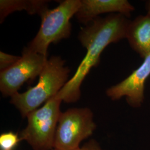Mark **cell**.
<instances>
[{
    "label": "cell",
    "mask_w": 150,
    "mask_h": 150,
    "mask_svg": "<svg viewBox=\"0 0 150 150\" xmlns=\"http://www.w3.org/2000/svg\"><path fill=\"white\" fill-rule=\"evenodd\" d=\"M131 20L119 13L97 17L81 28L78 39L87 54L74 76L68 81L56 97L66 103L77 102L80 98L81 86L92 67L100 62L101 54L110 44L126 38Z\"/></svg>",
    "instance_id": "obj_1"
},
{
    "label": "cell",
    "mask_w": 150,
    "mask_h": 150,
    "mask_svg": "<svg viewBox=\"0 0 150 150\" xmlns=\"http://www.w3.org/2000/svg\"><path fill=\"white\" fill-rule=\"evenodd\" d=\"M70 72L64 59L59 56H52L39 76L37 85L24 92L16 93L11 97L10 103L22 118H26L28 113L58 94L68 82Z\"/></svg>",
    "instance_id": "obj_2"
},
{
    "label": "cell",
    "mask_w": 150,
    "mask_h": 150,
    "mask_svg": "<svg viewBox=\"0 0 150 150\" xmlns=\"http://www.w3.org/2000/svg\"><path fill=\"white\" fill-rule=\"evenodd\" d=\"M80 6L81 0H65L54 9L44 11L40 16L41 23L37 35L25 47L47 56L50 44L70 38L72 30L70 20Z\"/></svg>",
    "instance_id": "obj_3"
},
{
    "label": "cell",
    "mask_w": 150,
    "mask_h": 150,
    "mask_svg": "<svg viewBox=\"0 0 150 150\" xmlns=\"http://www.w3.org/2000/svg\"><path fill=\"white\" fill-rule=\"evenodd\" d=\"M63 102L56 96L26 117L27 125L20 134L21 141H26L33 150H53L57 124Z\"/></svg>",
    "instance_id": "obj_4"
},
{
    "label": "cell",
    "mask_w": 150,
    "mask_h": 150,
    "mask_svg": "<svg viewBox=\"0 0 150 150\" xmlns=\"http://www.w3.org/2000/svg\"><path fill=\"white\" fill-rule=\"evenodd\" d=\"M93 113L88 107L71 108L61 112L57 126L54 149L72 150L93 134L96 129Z\"/></svg>",
    "instance_id": "obj_5"
},
{
    "label": "cell",
    "mask_w": 150,
    "mask_h": 150,
    "mask_svg": "<svg viewBox=\"0 0 150 150\" xmlns=\"http://www.w3.org/2000/svg\"><path fill=\"white\" fill-rule=\"evenodd\" d=\"M48 60L47 56L24 47L21 59L10 68L0 72V91L4 97H11L22 86L39 77Z\"/></svg>",
    "instance_id": "obj_6"
},
{
    "label": "cell",
    "mask_w": 150,
    "mask_h": 150,
    "mask_svg": "<svg viewBox=\"0 0 150 150\" xmlns=\"http://www.w3.org/2000/svg\"><path fill=\"white\" fill-rule=\"evenodd\" d=\"M144 59L142 64L128 77L107 88L106 95L111 100L117 101L125 97L130 106H141L145 99V82L150 76V54Z\"/></svg>",
    "instance_id": "obj_7"
},
{
    "label": "cell",
    "mask_w": 150,
    "mask_h": 150,
    "mask_svg": "<svg viewBox=\"0 0 150 150\" xmlns=\"http://www.w3.org/2000/svg\"><path fill=\"white\" fill-rule=\"evenodd\" d=\"M135 8L127 0H81L75 17L85 26L104 13H119L130 17Z\"/></svg>",
    "instance_id": "obj_8"
},
{
    "label": "cell",
    "mask_w": 150,
    "mask_h": 150,
    "mask_svg": "<svg viewBox=\"0 0 150 150\" xmlns=\"http://www.w3.org/2000/svg\"><path fill=\"white\" fill-rule=\"evenodd\" d=\"M126 39L131 48L141 58L150 54V16L139 15L131 20Z\"/></svg>",
    "instance_id": "obj_9"
},
{
    "label": "cell",
    "mask_w": 150,
    "mask_h": 150,
    "mask_svg": "<svg viewBox=\"0 0 150 150\" xmlns=\"http://www.w3.org/2000/svg\"><path fill=\"white\" fill-rule=\"evenodd\" d=\"M50 1L46 0H1L0 23L11 13L25 10L30 15H41L48 9Z\"/></svg>",
    "instance_id": "obj_10"
},
{
    "label": "cell",
    "mask_w": 150,
    "mask_h": 150,
    "mask_svg": "<svg viewBox=\"0 0 150 150\" xmlns=\"http://www.w3.org/2000/svg\"><path fill=\"white\" fill-rule=\"evenodd\" d=\"M20 135L8 131L0 134V148L1 150H13L21 142Z\"/></svg>",
    "instance_id": "obj_11"
},
{
    "label": "cell",
    "mask_w": 150,
    "mask_h": 150,
    "mask_svg": "<svg viewBox=\"0 0 150 150\" xmlns=\"http://www.w3.org/2000/svg\"><path fill=\"white\" fill-rule=\"evenodd\" d=\"M21 56H14L0 52V71H3L10 68L21 59Z\"/></svg>",
    "instance_id": "obj_12"
},
{
    "label": "cell",
    "mask_w": 150,
    "mask_h": 150,
    "mask_svg": "<svg viewBox=\"0 0 150 150\" xmlns=\"http://www.w3.org/2000/svg\"><path fill=\"white\" fill-rule=\"evenodd\" d=\"M53 150H54V149ZM72 150H104L96 139H91L84 145Z\"/></svg>",
    "instance_id": "obj_13"
},
{
    "label": "cell",
    "mask_w": 150,
    "mask_h": 150,
    "mask_svg": "<svg viewBox=\"0 0 150 150\" xmlns=\"http://www.w3.org/2000/svg\"><path fill=\"white\" fill-rule=\"evenodd\" d=\"M146 10H147V15L150 16V0L146 2Z\"/></svg>",
    "instance_id": "obj_14"
}]
</instances>
